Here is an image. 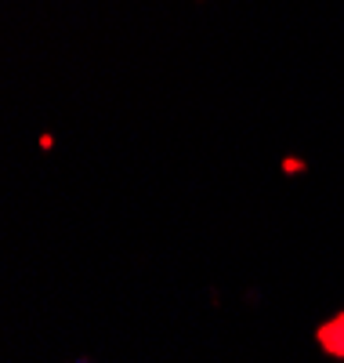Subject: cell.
I'll list each match as a JSON object with an SVG mask.
<instances>
[{
  "instance_id": "cell-1",
  "label": "cell",
  "mask_w": 344,
  "mask_h": 363,
  "mask_svg": "<svg viewBox=\"0 0 344 363\" xmlns=\"http://www.w3.org/2000/svg\"><path fill=\"white\" fill-rule=\"evenodd\" d=\"M316 342L326 356L344 359V313H337V316H330L326 323L316 327Z\"/></svg>"
}]
</instances>
